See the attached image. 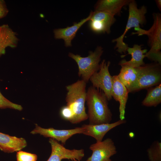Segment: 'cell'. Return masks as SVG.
<instances>
[{
	"mask_svg": "<svg viewBox=\"0 0 161 161\" xmlns=\"http://www.w3.org/2000/svg\"><path fill=\"white\" fill-rule=\"evenodd\" d=\"M128 5L129 16L125 30L120 36L112 41L116 43L114 49H117V51L121 54H125L128 47V45L123 41L128 31L133 27H140V25L143 26L146 22L145 15L147 10L145 6L143 5L138 8L136 2L134 0H132Z\"/></svg>",
	"mask_w": 161,
	"mask_h": 161,
	"instance_id": "obj_5",
	"label": "cell"
},
{
	"mask_svg": "<svg viewBox=\"0 0 161 161\" xmlns=\"http://www.w3.org/2000/svg\"><path fill=\"white\" fill-rule=\"evenodd\" d=\"M17 161H36V154L20 150L16 154Z\"/></svg>",
	"mask_w": 161,
	"mask_h": 161,
	"instance_id": "obj_23",
	"label": "cell"
},
{
	"mask_svg": "<svg viewBox=\"0 0 161 161\" xmlns=\"http://www.w3.org/2000/svg\"><path fill=\"white\" fill-rule=\"evenodd\" d=\"M112 97L119 102L120 120H124L129 92L126 87L120 81L117 75L112 76Z\"/></svg>",
	"mask_w": 161,
	"mask_h": 161,
	"instance_id": "obj_11",
	"label": "cell"
},
{
	"mask_svg": "<svg viewBox=\"0 0 161 161\" xmlns=\"http://www.w3.org/2000/svg\"><path fill=\"white\" fill-rule=\"evenodd\" d=\"M132 0H100L95 5V11L108 12L113 15H120L122 8L128 5Z\"/></svg>",
	"mask_w": 161,
	"mask_h": 161,
	"instance_id": "obj_16",
	"label": "cell"
},
{
	"mask_svg": "<svg viewBox=\"0 0 161 161\" xmlns=\"http://www.w3.org/2000/svg\"><path fill=\"white\" fill-rule=\"evenodd\" d=\"M155 2L158 8L160 11L161 10V0H156Z\"/></svg>",
	"mask_w": 161,
	"mask_h": 161,
	"instance_id": "obj_27",
	"label": "cell"
},
{
	"mask_svg": "<svg viewBox=\"0 0 161 161\" xmlns=\"http://www.w3.org/2000/svg\"><path fill=\"white\" fill-rule=\"evenodd\" d=\"M103 52L101 47L97 46L94 51H90L88 55L85 57L69 53L68 56L74 60L78 64V76L86 83L95 73L99 71L101 57Z\"/></svg>",
	"mask_w": 161,
	"mask_h": 161,
	"instance_id": "obj_6",
	"label": "cell"
},
{
	"mask_svg": "<svg viewBox=\"0 0 161 161\" xmlns=\"http://www.w3.org/2000/svg\"><path fill=\"white\" fill-rule=\"evenodd\" d=\"M138 73L137 81L128 89L129 93L158 85L161 83V64L153 62L135 68Z\"/></svg>",
	"mask_w": 161,
	"mask_h": 161,
	"instance_id": "obj_4",
	"label": "cell"
},
{
	"mask_svg": "<svg viewBox=\"0 0 161 161\" xmlns=\"http://www.w3.org/2000/svg\"><path fill=\"white\" fill-rule=\"evenodd\" d=\"M126 122L125 120H120L111 123L85 124L81 127L83 129L82 134L91 136L96 139L97 142H100L102 141L105 135L109 131Z\"/></svg>",
	"mask_w": 161,
	"mask_h": 161,
	"instance_id": "obj_12",
	"label": "cell"
},
{
	"mask_svg": "<svg viewBox=\"0 0 161 161\" xmlns=\"http://www.w3.org/2000/svg\"><path fill=\"white\" fill-rule=\"evenodd\" d=\"M89 25L91 29L97 33H109L111 30H109L106 26L98 21L90 20Z\"/></svg>",
	"mask_w": 161,
	"mask_h": 161,
	"instance_id": "obj_24",
	"label": "cell"
},
{
	"mask_svg": "<svg viewBox=\"0 0 161 161\" xmlns=\"http://www.w3.org/2000/svg\"><path fill=\"white\" fill-rule=\"evenodd\" d=\"M110 64V61H106L105 60H103L100 64L99 71L95 73L89 80L92 86L103 91L108 101L112 98V76L109 70Z\"/></svg>",
	"mask_w": 161,
	"mask_h": 161,
	"instance_id": "obj_7",
	"label": "cell"
},
{
	"mask_svg": "<svg viewBox=\"0 0 161 161\" xmlns=\"http://www.w3.org/2000/svg\"><path fill=\"white\" fill-rule=\"evenodd\" d=\"M60 113L62 118L71 123L73 118V114L72 111L68 106L66 105L62 107Z\"/></svg>",
	"mask_w": 161,
	"mask_h": 161,
	"instance_id": "obj_25",
	"label": "cell"
},
{
	"mask_svg": "<svg viewBox=\"0 0 161 161\" xmlns=\"http://www.w3.org/2000/svg\"><path fill=\"white\" fill-rule=\"evenodd\" d=\"M0 108L4 109L10 108L21 111L23 107L21 105L11 102L6 98L1 93L0 91Z\"/></svg>",
	"mask_w": 161,
	"mask_h": 161,
	"instance_id": "obj_22",
	"label": "cell"
},
{
	"mask_svg": "<svg viewBox=\"0 0 161 161\" xmlns=\"http://www.w3.org/2000/svg\"><path fill=\"white\" fill-rule=\"evenodd\" d=\"M91 12L87 18L81 20L80 22L74 23L71 27L64 28H59L54 30V37L56 39H62L64 41L65 46H72L71 42L81 26L86 22L89 21L91 16Z\"/></svg>",
	"mask_w": 161,
	"mask_h": 161,
	"instance_id": "obj_13",
	"label": "cell"
},
{
	"mask_svg": "<svg viewBox=\"0 0 161 161\" xmlns=\"http://www.w3.org/2000/svg\"><path fill=\"white\" fill-rule=\"evenodd\" d=\"M147 92L142 102L143 106L156 107L161 103V84L147 89Z\"/></svg>",
	"mask_w": 161,
	"mask_h": 161,
	"instance_id": "obj_19",
	"label": "cell"
},
{
	"mask_svg": "<svg viewBox=\"0 0 161 161\" xmlns=\"http://www.w3.org/2000/svg\"><path fill=\"white\" fill-rule=\"evenodd\" d=\"M9 12L5 2L3 0H0V19L6 16Z\"/></svg>",
	"mask_w": 161,
	"mask_h": 161,
	"instance_id": "obj_26",
	"label": "cell"
},
{
	"mask_svg": "<svg viewBox=\"0 0 161 161\" xmlns=\"http://www.w3.org/2000/svg\"><path fill=\"white\" fill-rule=\"evenodd\" d=\"M86 83L82 80H78L66 86L67 92L66 101L67 106L73 114V118L71 123L72 124L79 123L88 118L85 107Z\"/></svg>",
	"mask_w": 161,
	"mask_h": 161,
	"instance_id": "obj_2",
	"label": "cell"
},
{
	"mask_svg": "<svg viewBox=\"0 0 161 161\" xmlns=\"http://www.w3.org/2000/svg\"><path fill=\"white\" fill-rule=\"evenodd\" d=\"M108 100L101 90L90 86L86 93L88 118L90 124L109 123L112 114L108 106Z\"/></svg>",
	"mask_w": 161,
	"mask_h": 161,
	"instance_id": "obj_1",
	"label": "cell"
},
{
	"mask_svg": "<svg viewBox=\"0 0 161 161\" xmlns=\"http://www.w3.org/2000/svg\"><path fill=\"white\" fill-rule=\"evenodd\" d=\"M150 161H161V143L154 141L147 150Z\"/></svg>",
	"mask_w": 161,
	"mask_h": 161,
	"instance_id": "obj_21",
	"label": "cell"
},
{
	"mask_svg": "<svg viewBox=\"0 0 161 161\" xmlns=\"http://www.w3.org/2000/svg\"><path fill=\"white\" fill-rule=\"evenodd\" d=\"M152 15L153 23L149 29L135 28L136 32L132 34L138 36L146 35L148 37V44L150 49L145 54V57L161 64V15L158 13H153Z\"/></svg>",
	"mask_w": 161,
	"mask_h": 161,
	"instance_id": "obj_3",
	"label": "cell"
},
{
	"mask_svg": "<svg viewBox=\"0 0 161 161\" xmlns=\"http://www.w3.org/2000/svg\"><path fill=\"white\" fill-rule=\"evenodd\" d=\"M49 142L51 147V153L47 161H61L63 159L77 160L80 161L84 155V151L70 150L66 148L54 139L49 138Z\"/></svg>",
	"mask_w": 161,
	"mask_h": 161,
	"instance_id": "obj_9",
	"label": "cell"
},
{
	"mask_svg": "<svg viewBox=\"0 0 161 161\" xmlns=\"http://www.w3.org/2000/svg\"><path fill=\"white\" fill-rule=\"evenodd\" d=\"M89 148L92 153L86 161H112L110 157L117 153L114 143L110 138L96 142L91 145Z\"/></svg>",
	"mask_w": 161,
	"mask_h": 161,
	"instance_id": "obj_8",
	"label": "cell"
},
{
	"mask_svg": "<svg viewBox=\"0 0 161 161\" xmlns=\"http://www.w3.org/2000/svg\"><path fill=\"white\" fill-rule=\"evenodd\" d=\"M17 35L7 24L0 26V56L5 53L7 47L17 46L19 41Z\"/></svg>",
	"mask_w": 161,
	"mask_h": 161,
	"instance_id": "obj_15",
	"label": "cell"
},
{
	"mask_svg": "<svg viewBox=\"0 0 161 161\" xmlns=\"http://www.w3.org/2000/svg\"><path fill=\"white\" fill-rule=\"evenodd\" d=\"M83 131V129L82 127L68 130H57L52 128H42L35 124V128L30 133L33 134H39L45 137H49L57 141H60L63 144H64L66 140L73 135L82 134Z\"/></svg>",
	"mask_w": 161,
	"mask_h": 161,
	"instance_id": "obj_10",
	"label": "cell"
},
{
	"mask_svg": "<svg viewBox=\"0 0 161 161\" xmlns=\"http://www.w3.org/2000/svg\"><path fill=\"white\" fill-rule=\"evenodd\" d=\"M121 66L119 74L117 75L120 81L127 89L132 86L137 81L138 73L135 68L126 64L119 63Z\"/></svg>",
	"mask_w": 161,
	"mask_h": 161,
	"instance_id": "obj_18",
	"label": "cell"
},
{
	"mask_svg": "<svg viewBox=\"0 0 161 161\" xmlns=\"http://www.w3.org/2000/svg\"><path fill=\"white\" fill-rule=\"evenodd\" d=\"M74 160V161H77L76 160Z\"/></svg>",
	"mask_w": 161,
	"mask_h": 161,
	"instance_id": "obj_28",
	"label": "cell"
},
{
	"mask_svg": "<svg viewBox=\"0 0 161 161\" xmlns=\"http://www.w3.org/2000/svg\"><path fill=\"white\" fill-rule=\"evenodd\" d=\"M141 45L135 44L132 47H128L127 51L128 52L126 55L121 56L124 58L127 55H131V58L130 60L127 61L125 59L121 61L119 63L126 64L134 68H136L144 65L145 63L143 59L145 58V54L147 52L146 49H142Z\"/></svg>",
	"mask_w": 161,
	"mask_h": 161,
	"instance_id": "obj_17",
	"label": "cell"
},
{
	"mask_svg": "<svg viewBox=\"0 0 161 161\" xmlns=\"http://www.w3.org/2000/svg\"><path fill=\"white\" fill-rule=\"evenodd\" d=\"M27 145L24 138L11 136L0 132V149L4 152L18 151L25 148Z\"/></svg>",
	"mask_w": 161,
	"mask_h": 161,
	"instance_id": "obj_14",
	"label": "cell"
},
{
	"mask_svg": "<svg viewBox=\"0 0 161 161\" xmlns=\"http://www.w3.org/2000/svg\"><path fill=\"white\" fill-rule=\"evenodd\" d=\"M91 16L89 20L100 22L105 25L109 30L116 20L114 16L107 12L102 11H91Z\"/></svg>",
	"mask_w": 161,
	"mask_h": 161,
	"instance_id": "obj_20",
	"label": "cell"
}]
</instances>
